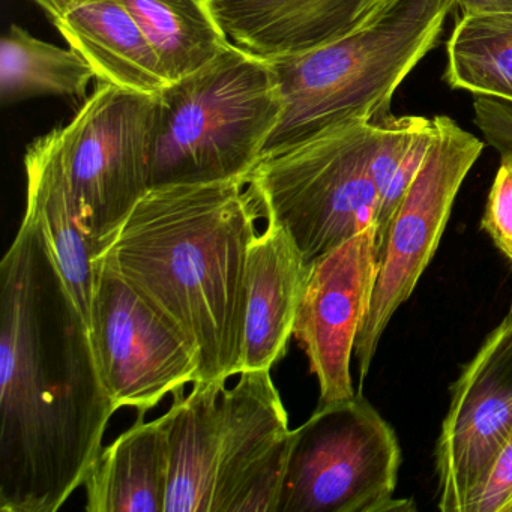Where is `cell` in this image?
<instances>
[{
    "instance_id": "obj_9",
    "label": "cell",
    "mask_w": 512,
    "mask_h": 512,
    "mask_svg": "<svg viewBox=\"0 0 512 512\" xmlns=\"http://www.w3.org/2000/svg\"><path fill=\"white\" fill-rule=\"evenodd\" d=\"M92 344L116 410L145 416L169 394L200 379L190 341L101 257L95 259Z\"/></svg>"
},
{
    "instance_id": "obj_6",
    "label": "cell",
    "mask_w": 512,
    "mask_h": 512,
    "mask_svg": "<svg viewBox=\"0 0 512 512\" xmlns=\"http://www.w3.org/2000/svg\"><path fill=\"white\" fill-rule=\"evenodd\" d=\"M400 464L397 434L367 398L319 404L292 430L277 512L413 509L394 497Z\"/></svg>"
},
{
    "instance_id": "obj_7",
    "label": "cell",
    "mask_w": 512,
    "mask_h": 512,
    "mask_svg": "<svg viewBox=\"0 0 512 512\" xmlns=\"http://www.w3.org/2000/svg\"><path fill=\"white\" fill-rule=\"evenodd\" d=\"M157 98L104 83L56 128L83 229L104 254L151 190Z\"/></svg>"
},
{
    "instance_id": "obj_17",
    "label": "cell",
    "mask_w": 512,
    "mask_h": 512,
    "mask_svg": "<svg viewBox=\"0 0 512 512\" xmlns=\"http://www.w3.org/2000/svg\"><path fill=\"white\" fill-rule=\"evenodd\" d=\"M226 383L197 382L173 394L164 413L167 493L164 512L214 511L220 457V398Z\"/></svg>"
},
{
    "instance_id": "obj_26",
    "label": "cell",
    "mask_w": 512,
    "mask_h": 512,
    "mask_svg": "<svg viewBox=\"0 0 512 512\" xmlns=\"http://www.w3.org/2000/svg\"><path fill=\"white\" fill-rule=\"evenodd\" d=\"M464 16L512 14V0H449Z\"/></svg>"
},
{
    "instance_id": "obj_19",
    "label": "cell",
    "mask_w": 512,
    "mask_h": 512,
    "mask_svg": "<svg viewBox=\"0 0 512 512\" xmlns=\"http://www.w3.org/2000/svg\"><path fill=\"white\" fill-rule=\"evenodd\" d=\"M173 83L214 61L230 46L211 0H121Z\"/></svg>"
},
{
    "instance_id": "obj_3",
    "label": "cell",
    "mask_w": 512,
    "mask_h": 512,
    "mask_svg": "<svg viewBox=\"0 0 512 512\" xmlns=\"http://www.w3.org/2000/svg\"><path fill=\"white\" fill-rule=\"evenodd\" d=\"M452 8L449 0H377L337 40L269 61L284 113L263 157L388 116L395 92L436 46Z\"/></svg>"
},
{
    "instance_id": "obj_14",
    "label": "cell",
    "mask_w": 512,
    "mask_h": 512,
    "mask_svg": "<svg viewBox=\"0 0 512 512\" xmlns=\"http://www.w3.org/2000/svg\"><path fill=\"white\" fill-rule=\"evenodd\" d=\"M377 0H211L230 43L266 61L337 40Z\"/></svg>"
},
{
    "instance_id": "obj_2",
    "label": "cell",
    "mask_w": 512,
    "mask_h": 512,
    "mask_svg": "<svg viewBox=\"0 0 512 512\" xmlns=\"http://www.w3.org/2000/svg\"><path fill=\"white\" fill-rule=\"evenodd\" d=\"M259 212L242 179L151 188L100 256L190 341L199 382L241 373Z\"/></svg>"
},
{
    "instance_id": "obj_1",
    "label": "cell",
    "mask_w": 512,
    "mask_h": 512,
    "mask_svg": "<svg viewBox=\"0 0 512 512\" xmlns=\"http://www.w3.org/2000/svg\"><path fill=\"white\" fill-rule=\"evenodd\" d=\"M115 412L91 329L25 215L0 263V511L61 509Z\"/></svg>"
},
{
    "instance_id": "obj_13",
    "label": "cell",
    "mask_w": 512,
    "mask_h": 512,
    "mask_svg": "<svg viewBox=\"0 0 512 512\" xmlns=\"http://www.w3.org/2000/svg\"><path fill=\"white\" fill-rule=\"evenodd\" d=\"M310 266L286 229L268 220L248 248L242 371L269 370L284 358Z\"/></svg>"
},
{
    "instance_id": "obj_27",
    "label": "cell",
    "mask_w": 512,
    "mask_h": 512,
    "mask_svg": "<svg viewBox=\"0 0 512 512\" xmlns=\"http://www.w3.org/2000/svg\"><path fill=\"white\" fill-rule=\"evenodd\" d=\"M35 4L49 16L52 22L61 19L67 11L71 8L77 7V5L85 4L89 0H34Z\"/></svg>"
},
{
    "instance_id": "obj_12",
    "label": "cell",
    "mask_w": 512,
    "mask_h": 512,
    "mask_svg": "<svg viewBox=\"0 0 512 512\" xmlns=\"http://www.w3.org/2000/svg\"><path fill=\"white\" fill-rule=\"evenodd\" d=\"M290 443L289 416L269 370L239 373L220 398L212 512H277Z\"/></svg>"
},
{
    "instance_id": "obj_25",
    "label": "cell",
    "mask_w": 512,
    "mask_h": 512,
    "mask_svg": "<svg viewBox=\"0 0 512 512\" xmlns=\"http://www.w3.org/2000/svg\"><path fill=\"white\" fill-rule=\"evenodd\" d=\"M473 122L485 142L496 149L512 148V104L478 97L473 103Z\"/></svg>"
},
{
    "instance_id": "obj_16",
    "label": "cell",
    "mask_w": 512,
    "mask_h": 512,
    "mask_svg": "<svg viewBox=\"0 0 512 512\" xmlns=\"http://www.w3.org/2000/svg\"><path fill=\"white\" fill-rule=\"evenodd\" d=\"M53 25L101 82L152 97L170 85L157 53L121 0H89Z\"/></svg>"
},
{
    "instance_id": "obj_15",
    "label": "cell",
    "mask_w": 512,
    "mask_h": 512,
    "mask_svg": "<svg viewBox=\"0 0 512 512\" xmlns=\"http://www.w3.org/2000/svg\"><path fill=\"white\" fill-rule=\"evenodd\" d=\"M26 217L43 233L56 266L92 332L95 256L80 220L56 130L29 145L25 155Z\"/></svg>"
},
{
    "instance_id": "obj_5",
    "label": "cell",
    "mask_w": 512,
    "mask_h": 512,
    "mask_svg": "<svg viewBox=\"0 0 512 512\" xmlns=\"http://www.w3.org/2000/svg\"><path fill=\"white\" fill-rule=\"evenodd\" d=\"M377 122H356L263 157L247 179L260 212L289 232L308 266L376 226Z\"/></svg>"
},
{
    "instance_id": "obj_8",
    "label": "cell",
    "mask_w": 512,
    "mask_h": 512,
    "mask_svg": "<svg viewBox=\"0 0 512 512\" xmlns=\"http://www.w3.org/2000/svg\"><path fill=\"white\" fill-rule=\"evenodd\" d=\"M424 160L379 242L370 307L355 343L359 380L364 382L380 338L395 311L412 296L430 265L451 217L452 206L485 143L448 116H434Z\"/></svg>"
},
{
    "instance_id": "obj_10",
    "label": "cell",
    "mask_w": 512,
    "mask_h": 512,
    "mask_svg": "<svg viewBox=\"0 0 512 512\" xmlns=\"http://www.w3.org/2000/svg\"><path fill=\"white\" fill-rule=\"evenodd\" d=\"M512 430V314L464 365L436 446L439 509L467 512Z\"/></svg>"
},
{
    "instance_id": "obj_28",
    "label": "cell",
    "mask_w": 512,
    "mask_h": 512,
    "mask_svg": "<svg viewBox=\"0 0 512 512\" xmlns=\"http://www.w3.org/2000/svg\"><path fill=\"white\" fill-rule=\"evenodd\" d=\"M500 512H512V496L511 499L505 503V506H503L502 511Z\"/></svg>"
},
{
    "instance_id": "obj_23",
    "label": "cell",
    "mask_w": 512,
    "mask_h": 512,
    "mask_svg": "<svg viewBox=\"0 0 512 512\" xmlns=\"http://www.w3.org/2000/svg\"><path fill=\"white\" fill-rule=\"evenodd\" d=\"M500 164L488 194L481 229L512 263V148L499 151Z\"/></svg>"
},
{
    "instance_id": "obj_22",
    "label": "cell",
    "mask_w": 512,
    "mask_h": 512,
    "mask_svg": "<svg viewBox=\"0 0 512 512\" xmlns=\"http://www.w3.org/2000/svg\"><path fill=\"white\" fill-rule=\"evenodd\" d=\"M377 122V146L374 176L380 193L376 215L377 245L398 203L403 199L424 160L433 136V118L392 116Z\"/></svg>"
},
{
    "instance_id": "obj_11",
    "label": "cell",
    "mask_w": 512,
    "mask_h": 512,
    "mask_svg": "<svg viewBox=\"0 0 512 512\" xmlns=\"http://www.w3.org/2000/svg\"><path fill=\"white\" fill-rule=\"evenodd\" d=\"M376 226L367 227L311 263L293 337L319 383V404L355 397L350 362L370 307L377 274Z\"/></svg>"
},
{
    "instance_id": "obj_21",
    "label": "cell",
    "mask_w": 512,
    "mask_h": 512,
    "mask_svg": "<svg viewBox=\"0 0 512 512\" xmlns=\"http://www.w3.org/2000/svg\"><path fill=\"white\" fill-rule=\"evenodd\" d=\"M449 88L512 104V14L464 16L446 43Z\"/></svg>"
},
{
    "instance_id": "obj_4",
    "label": "cell",
    "mask_w": 512,
    "mask_h": 512,
    "mask_svg": "<svg viewBox=\"0 0 512 512\" xmlns=\"http://www.w3.org/2000/svg\"><path fill=\"white\" fill-rule=\"evenodd\" d=\"M155 98L151 188L247 181L284 113L271 62L233 43Z\"/></svg>"
},
{
    "instance_id": "obj_18",
    "label": "cell",
    "mask_w": 512,
    "mask_h": 512,
    "mask_svg": "<svg viewBox=\"0 0 512 512\" xmlns=\"http://www.w3.org/2000/svg\"><path fill=\"white\" fill-rule=\"evenodd\" d=\"M88 512H164L167 439L164 416L136 424L103 448L85 478Z\"/></svg>"
},
{
    "instance_id": "obj_24",
    "label": "cell",
    "mask_w": 512,
    "mask_h": 512,
    "mask_svg": "<svg viewBox=\"0 0 512 512\" xmlns=\"http://www.w3.org/2000/svg\"><path fill=\"white\" fill-rule=\"evenodd\" d=\"M512 496V430L500 446L487 479L467 512H500Z\"/></svg>"
},
{
    "instance_id": "obj_20",
    "label": "cell",
    "mask_w": 512,
    "mask_h": 512,
    "mask_svg": "<svg viewBox=\"0 0 512 512\" xmlns=\"http://www.w3.org/2000/svg\"><path fill=\"white\" fill-rule=\"evenodd\" d=\"M91 65L74 49H62L11 25L0 43L2 106L43 95L83 98L92 80Z\"/></svg>"
}]
</instances>
